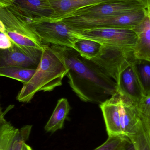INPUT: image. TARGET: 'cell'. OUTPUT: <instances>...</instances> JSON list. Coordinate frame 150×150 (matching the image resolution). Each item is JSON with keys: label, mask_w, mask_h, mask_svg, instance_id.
<instances>
[{"label": "cell", "mask_w": 150, "mask_h": 150, "mask_svg": "<svg viewBox=\"0 0 150 150\" xmlns=\"http://www.w3.org/2000/svg\"><path fill=\"white\" fill-rule=\"evenodd\" d=\"M128 138L136 150H150V124L144 120L137 133Z\"/></svg>", "instance_id": "17"}, {"label": "cell", "mask_w": 150, "mask_h": 150, "mask_svg": "<svg viewBox=\"0 0 150 150\" xmlns=\"http://www.w3.org/2000/svg\"><path fill=\"white\" fill-rule=\"evenodd\" d=\"M145 9H147L146 5L139 0H120L85 7L73 12L68 17L90 19L103 18Z\"/></svg>", "instance_id": "6"}, {"label": "cell", "mask_w": 150, "mask_h": 150, "mask_svg": "<svg viewBox=\"0 0 150 150\" xmlns=\"http://www.w3.org/2000/svg\"><path fill=\"white\" fill-rule=\"evenodd\" d=\"M32 126L15 127L4 117L0 120V150H33L26 142Z\"/></svg>", "instance_id": "9"}, {"label": "cell", "mask_w": 150, "mask_h": 150, "mask_svg": "<svg viewBox=\"0 0 150 150\" xmlns=\"http://www.w3.org/2000/svg\"><path fill=\"white\" fill-rule=\"evenodd\" d=\"M135 59L134 51L102 45L98 55L91 61L117 83L121 73Z\"/></svg>", "instance_id": "7"}, {"label": "cell", "mask_w": 150, "mask_h": 150, "mask_svg": "<svg viewBox=\"0 0 150 150\" xmlns=\"http://www.w3.org/2000/svg\"><path fill=\"white\" fill-rule=\"evenodd\" d=\"M74 33L79 39L94 40L102 45L134 51L138 38L133 29L104 28Z\"/></svg>", "instance_id": "4"}, {"label": "cell", "mask_w": 150, "mask_h": 150, "mask_svg": "<svg viewBox=\"0 0 150 150\" xmlns=\"http://www.w3.org/2000/svg\"><path fill=\"white\" fill-rule=\"evenodd\" d=\"M142 2L145 5L148 12H149L150 9V0H139Z\"/></svg>", "instance_id": "24"}, {"label": "cell", "mask_w": 150, "mask_h": 150, "mask_svg": "<svg viewBox=\"0 0 150 150\" xmlns=\"http://www.w3.org/2000/svg\"><path fill=\"white\" fill-rule=\"evenodd\" d=\"M69 69L63 59L49 45H45L40 62L30 80L23 84L17 100L30 102L37 93L50 92L62 85Z\"/></svg>", "instance_id": "2"}, {"label": "cell", "mask_w": 150, "mask_h": 150, "mask_svg": "<svg viewBox=\"0 0 150 150\" xmlns=\"http://www.w3.org/2000/svg\"><path fill=\"white\" fill-rule=\"evenodd\" d=\"M131 142L128 137L124 136H109L103 144L94 150H125Z\"/></svg>", "instance_id": "20"}, {"label": "cell", "mask_w": 150, "mask_h": 150, "mask_svg": "<svg viewBox=\"0 0 150 150\" xmlns=\"http://www.w3.org/2000/svg\"><path fill=\"white\" fill-rule=\"evenodd\" d=\"M43 51L16 44L10 48L0 49V68L11 67L36 69L40 62Z\"/></svg>", "instance_id": "8"}, {"label": "cell", "mask_w": 150, "mask_h": 150, "mask_svg": "<svg viewBox=\"0 0 150 150\" xmlns=\"http://www.w3.org/2000/svg\"><path fill=\"white\" fill-rule=\"evenodd\" d=\"M142 118L150 124V95L144 96L137 105Z\"/></svg>", "instance_id": "21"}, {"label": "cell", "mask_w": 150, "mask_h": 150, "mask_svg": "<svg viewBox=\"0 0 150 150\" xmlns=\"http://www.w3.org/2000/svg\"><path fill=\"white\" fill-rule=\"evenodd\" d=\"M120 94L116 93L100 104L108 137L123 136L120 118Z\"/></svg>", "instance_id": "12"}, {"label": "cell", "mask_w": 150, "mask_h": 150, "mask_svg": "<svg viewBox=\"0 0 150 150\" xmlns=\"http://www.w3.org/2000/svg\"><path fill=\"white\" fill-rule=\"evenodd\" d=\"M15 0H0V6L2 7H8L14 3Z\"/></svg>", "instance_id": "23"}, {"label": "cell", "mask_w": 150, "mask_h": 150, "mask_svg": "<svg viewBox=\"0 0 150 150\" xmlns=\"http://www.w3.org/2000/svg\"><path fill=\"white\" fill-rule=\"evenodd\" d=\"M70 109L67 99L62 98L59 100L52 116L45 126V131L53 133L61 129Z\"/></svg>", "instance_id": "15"}, {"label": "cell", "mask_w": 150, "mask_h": 150, "mask_svg": "<svg viewBox=\"0 0 150 150\" xmlns=\"http://www.w3.org/2000/svg\"><path fill=\"white\" fill-rule=\"evenodd\" d=\"M149 13H150V11H149Z\"/></svg>", "instance_id": "28"}, {"label": "cell", "mask_w": 150, "mask_h": 150, "mask_svg": "<svg viewBox=\"0 0 150 150\" xmlns=\"http://www.w3.org/2000/svg\"><path fill=\"white\" fill-rule=\"evenodd\" d=\"M0 32L5 33V34L6 33V29L5 25L1 20H0Z\"/></svg>", "instance_id": "25"}, {"label": "cell", "mask_w": 150, "mask_h": 150, "mask_svg": "<svg viewBox=\"0 0 150 150\" xmlns=\"http://www.w3.org/2000/svg\"><path fill=\"white\" fill-rule=\"evenodd\" d=\"M125 150H136V149H135L134 146L133 145L132 143L131 142L129 144V145L127 147V149Z\"/></svg>", "instance_id": "26"}, {"label": "cell", "mask_w": 150, "mask_h": 150, "mask_svg": "<svg viewBox=\"0 0 150 150\" xmlns=\"http://www.w3.org/2000/svg\"><path fill=\"white\" fill-rule=\"evenodd\" d=\"M36 70L34 69L20 67L1 68H0V76L10 78L25 84L30 80Z\"/></svg>", "instance_id": "18"}, {"label": "cell", "mask_w": 150, "mask_h": 150, "mask_svg": "<svg viewBox=\"0 0 150 150\" xmlns=\"http://www.w3.org/2000/svg\"><path fill=\"white\" fill-rule=\"evenodd\" d=\"M148 12L145 9L103 18L90 19L69 17L62 21L69 29L75 32L104 28L134 29L143 20Z\"/></svg>", "instance_id": "3"}, {"label": "cell", "mask_w": 150, "mask_h": 150, "mask_svg": "<svg viewBox=\"0 0 150 150\" xmlns=\"http://www.w3.org/2000/svg\"><path fill=\"white\" fill-rule=\"evenodd\" d=\"M138 40L134 51L136 59L150 62V14L147 13L142 21L134 28Z\"/></svg>", "instance_id": "14"}, {"label": "cell", "mask_w": 150, "mask_h": 150, "mask_svg": "<svg viewBox=\"0 0 150 150\" xmlns=\"http://www.w3.org/2000/svg\"><path fill=\"white\" fill-rule=\"evenodd\" d=\"M50 47L63 59L69 69V83L81 100L100 104L117 93L116 82L92 61L83 58L73 48Z\"/></svg>", "instance_id": "1"}, {"label": "cell", "mask_w": 150, "mask_h": 150, "mask_svg": "<svg viewBox=\"0 0 150 150\" xmlns=\"http://www.w3.org/2000/svg\"><path fill=\"white\" fill-rule=\"evenodd\" d=\"M5 113L6 112H3L1 107V104H0V120H1V119H2L4 117V115H5Z\"/></svg>", "instance_id": "27"}, {"label": "cell", "mask_w": 150, "mask_h": 150, "mask_svg": "<svg viewBox=\"0 0 150 150\" xmlns=\"http://www.w3.org/2000/svg\"><path fill=\"white\" fill-rule=\"evenodd\" d=\"M134 61L120 74L117 83V92L137 103L144 94Z\"/></svg>", "instance_id": "11"}, {"label": "cell", "mask_w": 150, "mask_h": 150, "mask_svg": "<svg viewBox=\"0 0 150 150\" xmlns=\"http://www.w3.org/2000/svg\"><path fill=\"white\" fill-rule=\"evenodd\" d=\"M14 44L7 34L0 32V49L10 48Z\"/></svg>", "instance_id": "22"}, {"label": "cell", "mask_w": 150, "mask_h": 150, "mask_svg": "<svg viewBox=\"0 0 150 150\" xmlns=\"http://www.w3.org/2000/svg\"><path fill=\"white\" fill-rule=\"evenodd\" d=\"M28 23L38 34L43 45L51 44L74 48V43L79 39L74 32L62 20L31 19Z\"/></svg>", "instance_id": "5"}, {"label": "cell", "mask_w": 150, "mask_h": 150, "mask_svg": "<svg viewBox=\"0 0 150 150\" xmlns=\"http://www.w3.org/2000/svg\"><path fill=\"white\" fill-rule=\"evenodd\" d=\"M120 0H49L54 14L50 21H60L85 7Z\"/></svg>", "instance_id": "13"}, {"label": "cell", "mask_w": 150, "mask_h": 150, "mask_svg": "<svg viewBox=\"0 0 150 150\" xmlns=\"http://www.w3.org/2000/svg\"><path fill=\"white\" fill-rule=\"evenodd\" d=\"M102 47V45L97 41L79 39L74 43L73 49L83 58L91 60L98 55Z\"/></svg>", "instance_id": "16"}, {"label": "cell", "mask_w": 150, "mask_h": 150, "mask_svg": "<svg viewBox=\"0 0 150 150\" xmlns=\"http://www.w3.org/2000/svg\"><path fill=\"white\" fill-rule=\"evenodd\" d=\"M149 14H150V13H149Z\"/></svg>", "instance_id": "29"}, {"label": "cell", "mask_w": 150, "mask_h": 150, "mask_svg": "<svg viewBox=\"0 0 150 150\" xmlns=\"http://www.w3.org/2000/svg\"><path fill=\"white\" fill-rule=\"evenodd\" d=\"M11 6L26 19L49 20L54 14L49 0H15Z\"/></svg>", "instance_id": "10"}, {"label": "cell", "mask_w": 150, "mask_h": 150, "mask_svg": "<svg viewBox=\"0 0 150 150\" xmlns=\"http://www.w3.org/2000/svg\"><path fill=\"white\" fill-rule=\"evenodd\" d=\"M134 65L140 79L144 95H150V62L136 59Z\"/></svg>", "instance_id": "19"}]
</instances>
